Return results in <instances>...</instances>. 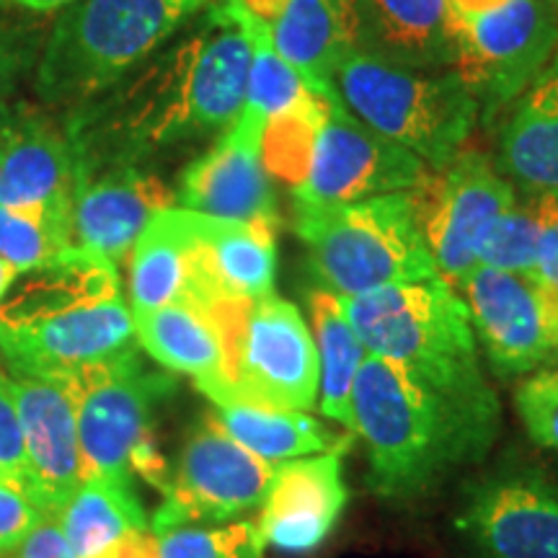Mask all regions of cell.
Returning a JSON list of instances; mask_svg holds the SVG:
<instances>
[{"instance_id":"28","label":"cell","mask_w":558,"mask_h":558,"mask_svg":"<svg viewBox=\"0 0 558 558\" xmlns=\"http://www.w3.org/2000/svg\"><path fill=\"white\" fill-rule=\"evenodd\" d=\"M215 418L235 442L275 465L320 456L349 442V437H337L308 411L228 403V407H218Z\"/></svg>"},{"instance_id":"17","label":"cell","mask_w":558,"mask_h":558,"mask_svg":"<svg viewBox=\"0 0 558 558\" xmlns=\"http://www.w3.org/2000/svg\"><path fill=\"white\" fill-rule=\"evenodd\" d=\"M349 442L313 458L277 465L262 501L259 533L264 546L292 554L318 548L344 514V452Z\"/></svg>"},{"instance_id":"15","label":"cell","mask_w":558,"mask_h":558,"mask_svg":"<svg viewBox=\"0 0 558 558\" xmlns=\"http://www.w3.org/2000/svg\"><path fill=\"white\" fill-rule=\"evenodd\" d=\"M13 393L24 439L26 494L41 512L58 518L83 481L73 396L58 378L32 375H13Z\"/></svg>"},{"instance_id":"36","label":"cell","mask_w":558,"mask_h":558,"mask_svg":"<svg viewBox=\"0 0 558 558\" xmlns=\"http://www.w3.org/2000/svg\"><path fill=\"white\" fill-rule=\"evenodd\" d=\"M514 409L527 437L558 452V369H538L520 383Z\"/></svg>"},{"instance_id":"42","label":"cell","mask_w":558,"mask_h":558,"mask_svg":"<svg viewBox=\"0 0 558 558\" xmlns=\"http://www.w3.org/2000/svg\"><path fill=\"white\" fill-rule=\"evenodd\" d=\"M501 3H507V0H450L452 11H456L458 19L476 16V13L492 11V9H497V5H501Z\"/></svg>"},{"instance_id":"9","label":"cell","mask_w":558,"mask_h":558,"mask_svg":"<svg viewBox=\"0 0 558 558\" xmlns=\"http://www.w3.org/2000/svg\"><path fill=\"white\" fill-rule=\"evenodd\" d=\"M558 52L554 0H507L497 9L460 19L456 73L478 104V117L494 120Z\"/></svg>"},{"instance_id":"1","label":"cell","mask_w":558,"mask_h":558,"mask_svg":"<svg viewBox=\"0 0 558 558\" xmlns=\"http://www.w3.org/2000/svg\"><path fill=\"white\" fill-rule=\"evenodd\" d=\"M339 303L367 352L407 369L445 409L469 460L478 463L497 442L501 407L481 369L476 331L460 292L432 277Z\"/></svg>"},{"instance_id":"8","label":"cell","mask_w":558,"mask_h":558,"mask_svg":"<svg viewBox=\"0 0 558 558\" xmlns=\"http://www.w3.org/2000/svg\"><path fill=\"white\" fill-rule=\"evenodd\" d=\"M50 378H58L73 396L83 478L132 484L130 456L140 439L150 435L153 409L171 393L173 380L145 369L135 347Z\"/></svg>"},{"instance_id":"4","label":"cell","mask_w":558,"mask_h":558,"mask_svg":"<svg viewBox=\"0 0 558 558\" xmlns=\"http://www.w3.org/2000/svg\"><path fill=\"white\" fill-rule=\"evenodd\" d=\"M295 230L320 290L354 298L439 277L411 192L347 205H298Z\"/></svg>"},{"instance_id":"48","label":"cell","mask_w":558,"mask_h":558,"mask_svg":"<svg viewBox=\"0 0 558 558\" xmlns=\"http://www.w3.org/2000/svg\"><path fill=\"white\" fill-rule=\"evenodd\" d=\"M554 5H556V11H558V0H554Z\"/></svg>"},{"instance_id":"30","label":"cell","mask_w":558,"mask_h":558,"mask_svg":"<svg viewBox=\"0 0 558 558\" xmlns=\"http://www.w3.org/2000/svg\"><path fill=\"white\" fill-rule=\"evenodd\" d=\"M308 303L318 349L320 414H326L333 422L344 424L349 432H354L352 390L362 362H365L369 352L357 333H354L333 292L313 290Z\"/></svg>"},{"instance_id":"44","label":"cell","mask_w":558,"mask_h":558,"mask_svg":"<svg viewBox=\"0 0 558 558\" xmlns=\"http://www.w3.org/2000/svg\"><path fill=\"white\" fill-rule=\"evenodd\" d=\"M13 68H16V60H13V54L9 47L0 41V94H3L5 88H9V83L13 78Z\"/></svg>"},{"instance_id":"46","label":"cell","mask_w":558,"mask_h":558,"mask_svg":"<svg viewBox=\"0 0 558 558\" xmlns=\"http://www.w3.org/2000/svg\"><path fill=\"white\" fill-rule=\"evenodd\" d=\"M3 148H5V137H3V130H0V166H3Z\"/></svg>"},{"instance_id":"40","label":"cell","mask_w":558,"mask_h":558,"mask_svg":"<svg viewBox=\"0 0 558 558\" xmlns=\"http://www.w3.org/2000/svg\"><path fill=\"white\" fill-rule=\"evenodd\" d=\"M9 558H78L62 533L60 520L45 514Z\"/></svg>"},{"instance_id":"24","label":"cell","mask_w":558,"mask_h":558,"mask_svg":"<svg viewBox=\"0 0 558 558\" xmlns=\"http://www.w3.org/2000/svg\"><path fill=\"white\" fill-rule=\"evenodd\" d=\"M3 137L0 205L47 209L73 222L81 171L62 132L45 122H21L3 128Z\"/></svg>"},{"instance_id":"25","label":"cell","mask_w":558,"mask_h":558,"mask_svg":"<svg viewBox=\"0 0 558 558\" xmlns=\"http://www.w3.org/2000/svg\"><path fill=\"white\" fill-rule=\"evenodd\" d=\"M197 235L207 311L222 300L271 295L277 277V235L271 222L220 220L197 213Z\"/></svg>"},{"instance_id":"13","label":"cell","mask_w":558,"mask_h":558,"mask_svg":"<svg viewBox=\"0 0 558 558\" xmlns=\"http://www.w3.org/2000/svg\"><path fill=\"white\" fill-rule=\"evenodd\" d=\"M427 173L422 158L369 130L337 99L318 132L308 177L292 194L298 205H347L411 192Z\"/></svg>"},{"instance_id":"16","label":"cell","mask_w":558,"mask_h":558,"mask_svg":"<svg viewBox=\"0 0 558 558\" xmlns=\"http://www.w3.org/2000/svg\"><path fill=\"white\" fill-rule=\"evenodd\" d=\"M259 122L239 114L218 143L179 181L177 207L220 220H264L277 226V197L262 160Z\"/></svg>"},{"instance_id":"31","label":"cell","mask_w":558,"mask_h":558,"mask_svg":"<svg viewBox=\"0 0 558 558\" xmlns=\"http://www.w3.org/2000/svg\"><path fill=\"white\" fill-rule=\"evenodd\" d=\"M331 101L318 99L308 90L290 109L271 117L262 135V160L269 179L282 181L292 190L303 184L305 177H308L313 148H316L318 132L324 128Z\"/></svg>"},{"instance_id":"33","label":"cell","mask_w":558,"mask_h":558,"mask_svg":"<svg viewBox=\"0 0 558 558\" xmlns=\"http://www.w3.org/2000/svg\"><path fill=\"white\" fill-rule=\"evenodd\" d=\"M73 243L70 220L37 207L0 205V259L9 262L19 275L39 267Z\"/></svg>"},{"instance_id":"29","label":"cell","mask_w":558,"mask_h":558,"mask_svg":"<svg viewBox=\"0 0 558 558\" xmlns=\"http://www.w3.org/2000/svg\"><path fill=\"white\" fill-rule=\"evenodd\" d=\"M58 520L78 558H96L122 535L150 530L148 512L132 484L109 478H83Z\"/></svg>"},{"instance_id":"37","label":"cell","mask_w":558,"mask_h":558,"mask_svg":"<svg viewBox=\"0 0 558 558\" xmlns=\"http://www.w3.org/2000/svg\"><path fill=\"white\" fill-rule=\"evenodd\" d=\"M41 518L29 494L0 473V558H9Z\"/></svg>"},{"instance_id":"32","label":"cell","mask_w":558,"mask_h":558,"mask_svg":"<svg viewBox=\"0 0 558 558\" xmlns=\"http://www.w3.org/2000/svg\"><path fill=\"white\" fill-rule=\"evenodd\" d=\"M246 26L251 34V68L241 114L267 128L271 117L298 104L308 94V88L295 73V68H290L277 52L275 41H271L269 21L246 11Z\"/></svg>"},{"instance_id":"38","label":"cell","mask_w":558,"mask_h":558,"mask_svg":"<svg viewBox=\"0 0 558 558\" xmlns=\"http://www.w3.org/2000/svg\"><path fill=\"white\" fill-rule=\"evenodd\" d=\"M0 473L26 492V460L16 393H13V375L5 373H0Z\"/></svg>"},{"instance_id":"41","label":"cell","mask_w":558,"mask_h":558,"mask_svg":"<svg viewBox=\"0 0 558 558\" xmlns=\"http://www.w3.org/2000/svg\"><path fill=\"white\" fill-rule=\"evenodd\" d=\"M96 558H160L158 535L153 530H135L104 548Z\"/></svg>"},{"instance_id":"10","label":"cell","mask_w":558,"mask_h":558,"mask_svg":"<svg viewBox=\"0 0 558 558\" xmlns=\"http://www.w3.org/2000/svg\"><path fill=\"white\" fill-rule=\"evenodd\" d=\"M275 463H267L235 442L218 418H207L181 452L177 476L156 509L150 530L156 535L190 525H222L264 501Z\"/></svg>"},{"instance_id":"27","label":"cell","mask_w":558,"mask_h":558,"mask_svg":"<svg viewBox=\"0 0 558 558\" xmlns=\"http://www.w3.org/2000/svg\"><path fill=\"white\" fill-rule=\"evenodd\" d=\"M140 347L171 373L194 378L205 390L222 375V339L213 313L194 303H169L150 311H132Z\"/></svg>"},{"instance_id":"5","label":"cell","mask_w":558,"mask_h":558,"mask_svg":"<svg viewBox=\"0 0 558 558\" xmlns=\"http://www.w3.org/2000/svg\"><path fill=\"white\" fill-rule=\"evenodd\" d=\"M209 0H78L41 52L37 86L47 101H81L122 81Z\"/></svg>"},{"instance_id":"22","label":"cell","mask_w":558,"mask_h":558,"mask_svg":"<svg viewBox=\"0 0 558 558\" xmlns=\"http://www.w3.org/2000/svg\"><path fill=\"white\" fill-rule=\"evenodd\" d=\"M130 300L132 311L169 303H194L207 311L197 213L173 205L153 215L130 254Z\"/></svg>"},{"instance_id":"26","label":"cell","mask_w":558,"mask_h":558,"mask_svg":"<svg viewBox=\"0 0 558 558\" xmlns=\"http://www.w3.org/2000/svg\"><path fill=\"white\" fill-rule=\"evenodd\" d=\"M499 171L533 194H558V52L512 104L499 137Z\"/></svg>"},{"instance_id":"20","label":"cell","mask_w":558,"mask_h":558,"mask_svg":"<svg viewBox=\"0 0 558 558\" xmlns=\"http://www.w3.org/2000/svg\"><path fill=\"white\" fill-rule=\"evenodd\" d=\"M177 205V194L153 173L132 166L78 184L73 202V241L109 262L128 259L153 215Z\"/></svg>"},{"instance_id":"3","label":"cell","mask_w":558,"mask_h":558,"mask_svg":"<svg viewBox=\"0 0 558 558\" xmlns=\"http://www.w3.org/2000/svg\"><path fill=\"white\" fill-rule=\"evenodd\" d=\"M354 435L369 460L380 499L414 501L452 469L471 465L445 409L396 362L367 354L352 390Z\"/></svg>"},{"instance_id":"19","label":"cell","mask_w":558,"mask_h":558,"mask_svg":"<svg viewBox=\"0 0 558 558\" xmlns=\"http://www.w3.org/2000/svg\"><path fill=\"white\" fill-rule=\"evenodd\" d=\"M117 264L83 246H68L39 267L21 271L0 300V337L120 298Z\"/></svg>"},{"instance_id":"21","label":"cell","mask_w":558,"mask_h":558,"mask_svg":"<svg viewBox=\"0 0 558 558\" xmlns=\"http://www.w3.org/2000/svg\"><path fill=\"white\" fill-rule=\"evenodd\" d=\"M360 47L414 70H456L460 19L450 0H357Z\"/></svg>"},{"instance_id":"18","label":"cell","mask_w":558,"mask_h":558,"mask_svg":"<svg viewBox=\"0 0 558 558\" xmlns=\"http://www.w3.org/2000/svg\"><path fill=\"white\" fill-rule=\"evenodd\" d=\"M132 347L135 324L122 295L47 320L34 329L0 337V354L13 373L32 378L73 373L78 367L117 357Z\"/></svg>"},{"instance_id":"23","label":"cell","mask_w":558,"mask_h":558,"mask_svg":"<svg viewBox=\"0 0 558 558\" xmlns=\"http://www.w3.org/2000/svg\"><path fill=\"white\" fill-rule=\"evenodd\" d=\"M269 29L305 88L318 99H337V70L360 47L357 0H284Z\"/></svg>"},{"instance_id":"47","label":"cell","mask_w":558,"mask_h":558,"mask_svg":"<svg viewBox=\"0 0 558 558\" xmlns=\"http://www.w3.org/2000/svg\"><path fill=\"white\" fill-rule=\"evenodd\" d=\"M5 3H16V0H0V5H5Z\"/></svg>"},{"instance_id":"45","label":"cell","mask_w":558,"mask_h":558,"mask_svg":"<svg viewBox=\"0 0 558 558\" xmlns=\"http://www.w3.org/2000/svg\"><path fill=\"white\" fill-rule=\"evenodd\" d=\"M19 271L11 267L9 262L0 259V300L5 298V292H9V288L13 284V279H16Z\"/></svg>"},{"instance_id":"39","label":"cell","mask_w":558,"mask_h":558,"mask_svg":"<svg viewBox=\"0 0 558 558\" xmlns=\"http://www.w3.org/2000/svg\"><path fill=\"white\" fill-rule=\"evenodd\" d=\"M533 207L541 220L538 275L558 292V194H533Z\"/></svg>"},{"instance_id":"49","label":"cell","mask_w":558,"mask_h":558,"mask_svg":"<svg viewBox=\"0 0 558 558\" xmlns=\"http://www.w3.org/2000/svg\"><path fill=\"white\" fill-rule=\"evenodd\" d=\"M556 360H558V352H556Z\"/></svg>"},{"instance_id":"12","label":"cell","mask_w":558,"mask_h":558,"mask_svg":"<svg viewBox=\"0 0 558 558\" xmlns=\"http://www.w3.org/2000/svg\"><path fill=\"white\" fill-rule=\"evenodd\" d=\"M473 331L501 378L538 373L558 352V292L538 271L476 267L460 284Z\"/></svg>"},{"instance_id":"34","label":"cell","mask_w":558,"mask_h":558,"mask_svg":"<svg viewBox=\"0 0 558 558\" xmlns=\"http://www.w3.org/2000/svg\"><path fill=\"white\" fill-rule=\"evenodd\" d=\"M541 220L533 202L512 205L497 215L481 233L476 264L501 271H538Z\"/></svg>"},{"instance_id":"6","label":"cell","mask_w":558,"mask_h":558,"mask_svg":"<svg viewBox=\"0 0 558 558\" xmlns=\"http://www.w3.org/2000/svg\"><path fill=\"white\" fill-rule=\"evenodd\" d=\"M333 90L349 114L432 171L463 150L478 122V104L456 70H414L354 50L339 65Z\"/></svg>"},{"instance_id":"2","label":"cell","mask_w":558,"mask_h":558,"mask_svg":"<svg viewBox=\"0 0 558 558\" xmlns=\"http://www.w3.org/2000/svg\"><path fill=\"white\" fill-rule=\"evenodd\" d=\"M248 68L246 9L222 0L117 99L114 132L124 148L150 150L228 130L246 101Z\"/></svg>"},{"instance_id":"43","label":"cell","mask_w":558,"mask_h":558,"mask_svg":"<svg viewBox=\"0 0 558 558\" xmlns=\"http://www.w3.org/2000/svg\"><path fill=\"white\" fill-rule=\"evenodd\" d=\"M16 3L24 5L26 11H34V13H54V11L68 9V5L78 3V0H16Z\"/></svg>"},{"instance_id":"14","label":"cell","mask_w":558,"mask_h":558,"mask_svg":"<svg viewBox=\"0 0 558 558\" xmlns=\"http://www.w3.org/2000/svg\"><path fill=\"white\" fill-rule=\"evenodd\" d=\"M458 530L481 558H558V488L538 473L481 481Z\"/></svg>"},{"instance_id":"7","label":"cell","mask_w":558,"mask_h":558,"mask_svg":"<svg viewBox=\"0 0 558 558\" xmlns=\"http://www.w3.org/2000/svg\"><path fill=\"white\" fill-rule=\"evenodd\" d=\"M222 339V375L202 390L215 407L311 411L318 403V349L290 300H222L213 308Z\"/></svg>"},{"instance_id":"35","label":"cell","mask_w":558,"mask_h":558,"mask_svg":"<svg viewBox=\"0 0 558 558\" xmlns=\"http://www.w3.org/2000/svg\"><path fill=\"white\" fill-rule=\"evenodd\" d=\"M160 558H262L264 541L254 522L218 527H177L158 535Z\"/></svg>"},{"instance_id":"11","label":"cell","mask_w":558,"mask_h":558,"mask_svg":"<svg viewBox=\"0 0 558 558\" xmlns=\"http://www.w3.org/2000/svg\"><path fill=\"white\" fill-rule=\"evenodd\" d=\"M411 194L437 275L460 290L478 267L476 246L484 228L518 205L512 184L478 150H460L448 166L429 171Z\"/></svg>"}]
</instances>
